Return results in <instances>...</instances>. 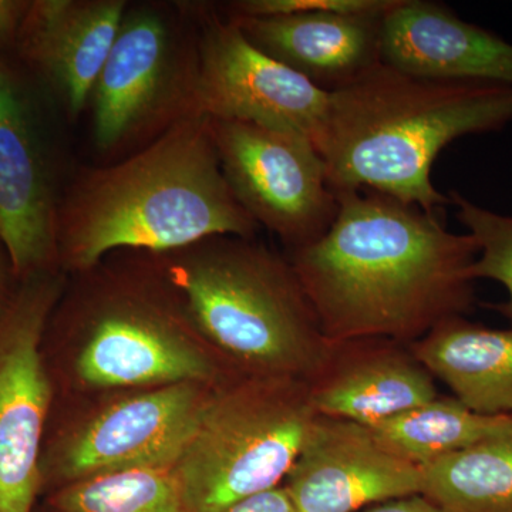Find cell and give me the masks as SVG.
I'll return each mask as SVG.
<instances>
[{"mask_svg": "<svg viewBox=\"0 0 512 512\" xmlns=\"http://www.w3.org/2000/svg\"><path fill=\"white\" fill-rule=\"evenodd\" d=\"M448 198L456 207L458 221L477 241L474 279H491L507 289V301L494 308L512 325V217L474 204L457 191H451Z\"/></svg>", "mask_w": 512, "mask_h": 512, "instance_id": "21", "label": "cell"}, {"mask_svg": "<svg viewBox=\"0 0 512 512\" xmlns=\"http://www.w3.org/2000/svg\"><path fill=\"white\" fill-rule=\"evenodd\" d=\"M198 77L191 2H128L87 106L101 164L131 156L198 116Z\"/></svg>", "mask_w": 512, "mask_h": 512, "instance_id": "6", "label": "cell"}, {"mask_svg": "<svg viewBox=\"0 0 512 512\" xmlns=\"http://www.w3.org/2000/svg\"><path fill=\"white\" fill-rule=\"evenodd\" d=\"M225 180L259 227L274 232L289 251L328 232L338 195L325 161L308 137L247 121L210 119Z\"/></svg>", "mask_w": 512, "mask_h": 512, "instance_id": "9", "label": "cell"}, {"mask_svg": "<svg viewBox=\"0 0 512 512\" xmlns=\"http://www.w3.org/2000/svg\"><path fill=\"white\" fill-rule=\"evenodd\" d=\"M222 512H299L284 485L238 501Z\"/></svg>", "mask_w": 512, "mask_h": 512, "instance_id": "23", "label": "cell"}, {"mask_svg": "<svg viewBox=\"0 0 512 512\" xmlns=\"http://www.w3.org/2000/svg\"><path fill=\"white\" fill-rule=\"evenodd\" d=\"M384 13L224 15L265 55L332 93L382 63Z\"/></svg>", "mask_w": 512, "mask_h": 512, "instance_id": "16", "label": "cell"}, {"mask_svg": "<svg viewBox=\"0 0 512 512\" xmlns=\"http://www.w3.org/2000/svg\"><path fill=\"white\" fill-rule=\"evenodd\" d=\"M258 229L225 180L210 119L195 116L131 156L70 175L57 261L79 274L114 252L161 255L217 235L255 238Z\"/></svg>", "mask_w": 512, "mask_h": 512, "instance_id": "2", "label": "cell"}, {"mask_svg": "<svg viewBox=\"0 0 512 512\" xmlns=\"http://www.w3.org/2000/svg\"><path fill=\"white\" fill-rule=\"evenodd\" d=\"M66 285L62 269L22 279L0 319V512H32L43 487L53 402L45 338Z\"/></svg>", "mask_w": 512, "mask_h": 512, "instance_id": "8", "label": "cell"}, {"mask_svg": "<svg viewBox=\"0 0 512 512\" xmlns=\"http://www.w3.org/2000/svg\"><path fill=\"white\" fill-rule=\"evenodd\" d=\"M56 512H184L171 470L144 468L64 485Z\"/></svg>", "mask_w": 512, "mask_h": 512, "instance_id": "20", "label": "cell"}, {"mask_svg": "<svg viewBox=\"0 0 512 512\" xmlns=\"http://www.w3.org/2000/svg\"><path fill=\"white\" fill-rule=\"evenodd\" d=\"M282 485L299 512H356L420 494L421 476L370 427L318 414Z\"/></svg>", "mask_w": 512, "mask_h": 512, "instance_id": "13", "label": "cell"}, {"mask_svg": "<svg viewBox=\"0 0 512 512\" xmlns=\"http://www.w3.org/2000/svg\"><path fill=\"white\" fill-rule=\"evenodd\" d=\"M308 383L319 416L367 427L439 396L433 375L409 345L379 338L329 342Z\"/></svg>", "mask_w": 512, "mask_h": 512, "instance_id": "15", "label": "cell"}, {"mask_svg": "<svg viewBox=\"0 0 512 512\" xmlns=\"http://www.w3.org/2000/svg\"><path fill=\"white\" fill-rule=\"evenodd\" d=\"M512 123V87L419 79L380 63L330 93L316 148L336 195L370 190L421 210L451 205L431 167L457 138Z\"/></svg>", "mask_w": 512, "mask_h": 512, "instance_id": "3", "label": "cell"}, {"mask_svg": "<svg viewBox=\"0 0 512 512\" xmlns=\"http://www.w3.org/2000/svg\"><path fill=\"white\" fill-rule=\"evenodd\" d=\"M192 328L245 377L309 380L329 340L289 259L217 235L157 255Z\"/></svg>", "mask_w": 512, "mask_h": 512, "instance_id": "4", "label": "cell"}, {"mask_svg": "<svg viewBox=\"0 0 512 512\" xmlns=\"http://www.w3.org/2000/svg\"><path fill=\"white\" fill-rule=\"evenodd\" d=\"M0 50H2V46H0Z\"/></svg>", "mask_w": 512, "mask_h": 512, "instance_id": "26", "label": "cell"}, {"mask_svg": "<svg viewBox=\"0 0 512 512\" xmlns=\"http://www.w3.org/2000/svg\"><path fill=\"white\" fill-rule=\"evenodd\" d=\"M191 8L200 52L198 116L295 131L316 146L330 93L252 45L220 6Z\"/></svg>", "mask_w": 512, "mask_h": 512, "instance_id": "10", "label": "cell"}, {"mask_svg": "<svg viewBox=\"0 0 512 512\" xmlns=\"http://www.w3.org/2000/svg\"><path fill=\"white\" fill-rule=\"evenodd\" d=\"M127 6V0H28L5 52L63 120L74 123L87 111Z\"/></svg>", "mask_w": 512, "mask_h": 512, "instance_id": "12", "label": "cell"}, {"mask_svg": "<svg viewBox=\"0 0 512 512\" xmlns=\"http://www.w3.org/2000/svg\"><path fill=\"white\" fill-rule=\"evenodd\" d=\"M421 495L447 512H512V436L419 467Z\"/></svg>", "mask_w": 512, "mask_h": 512, "instance_id": "19", "label": "cell"}, {"mask_svg": "<svg viewBox=\"0 0 512 512\" xmlns=\"http://www.w3.org/2000/svg\"><path fill=\"white\" fill-rule=\"evenodd\" d=\"M396 0H238L220 6L228 16H274L291 13H384Z\"/></svg>", "mask_w": 512, "mask_h": 512, "instance_id": "22", "label": "cell"}, {"mask_svg": "<svg viewBox=\"0 0 512 512\" xmlns=\"http://www.w3.org/2000/svg\"><path fill=\"white\" fill-rule=\"evenodd\" d=\"M410 348L468 409L487 416L512 414V329H488L457 316Z\"/></svg>", "mask_w": 512, "mask_h": 512, "instance_id": "17", "label": "cell"}, {"mask_svg": "<svg viewBox=\"0 0 512 512\" xmlns=\"http://www.w3.org/2000/svg\"><path fill=\"white\" fill-rule=\"evenodd\" d=\"M328 232L289 251L329 342L413 345L474 303L476 239L439 214L370 190L342 192Z\"/></svg>", "mask_w": 512, "mask_h": 512, "instance_id": "1", "label": "cell"}, {"mask_svg": "<svg viewBox=\"0 0 512 512\" xmlns=\"http://www.w3.org/2000/svg\"><path fill=\"white\" fill-rule=\"evenodd\" d=\"M363 512H447L439 505L430 501L424 495L416 494L410 497L397 498V500L387 501L382 505L370 508Z\"/></svg>", "mask_w": 512, "mask_h": 512, "instance_id": "25", "label": "cell"}, {"mask_svg": "<svg viewBox=\"0 0 512 512\" xmlns=\"http://www.w3.org/2000/svg\"><path fill=\"white\" fill-rule=\"evenodd\" d=\"M60 119L22 67L0 50V239L19 282L60 269L57 217L69 181Z\"/></svg>", "mask_w": 512, "mask_h": 512, "instance_id": "7", "label": "cell"}, {"mask_svg": "<svg viewBox=\"0 0 512 512\" xmlns=\"http://www.w3.org/2000/svg\"><path fill=\"white\" fill-rule=\"evenodd\" d=\"M19 286L12 259L2 239H0V319L8 311L10 302Z\"/></svg>", "mask_w": 512, "mask_h": 512, "instance_id": "24", "label": "cell"}, {"mask_svg": "<svg viewBox=\"0 0 512 512\" xmlns=\"http://www.w3.org/2000/svg\"><path fill=\"white\" fill-rule=\"evenodd\" d=\"M316 416L306 380L239 376L212 390L171 468L183 511L222 512L282 485Z\"/></svg>", "mask_w": 512, "mask_h": 512, "instance_id": "5", "label": "cell"}, {"mask_svg": "<svg viewBox=\"0 0 512 512\" xmlns=\"http://www.w3.org/2000/svg\"><path fill=\"white\" fill-rule=\"evenodd\" d=\"M210 393L205 384L180 383L109 404L43 447V484L144 468L171 470Z\"/></svg>", "mask_w": 512, "mask_h": 512, "instance_id": "11", "label": "cell"}, {"mask_svg": "<svg viewBox=\"0 0 512 512\" xmlns=\"http://www.w3.org/2000/svg\"><path fill=\"white\" fill-rule=\"evenodd\" d=\"M380 56L419 79L512 87V43L443 3L396 0L383 16Z\"/></svg>", "mask_w": 512, "mask_h": 512, "instance_id": "14", "label": "cell"}, {"mask_svg": "<svg viewBox=\"0 0 512 512\" xmlns=\"http://www.w3.org/2000/svg\"><path fill=\"white\" fill-rule=\"evenodd\" d=\"M379 443L407 463L423 467L437 458L495 437L512 436V414L487 416L456 397H440L370 427Z\"/></svg>", "mask_w": 512, "mask_h": 512, "instance_id": "18", "label": "cell"}]
</instances>
